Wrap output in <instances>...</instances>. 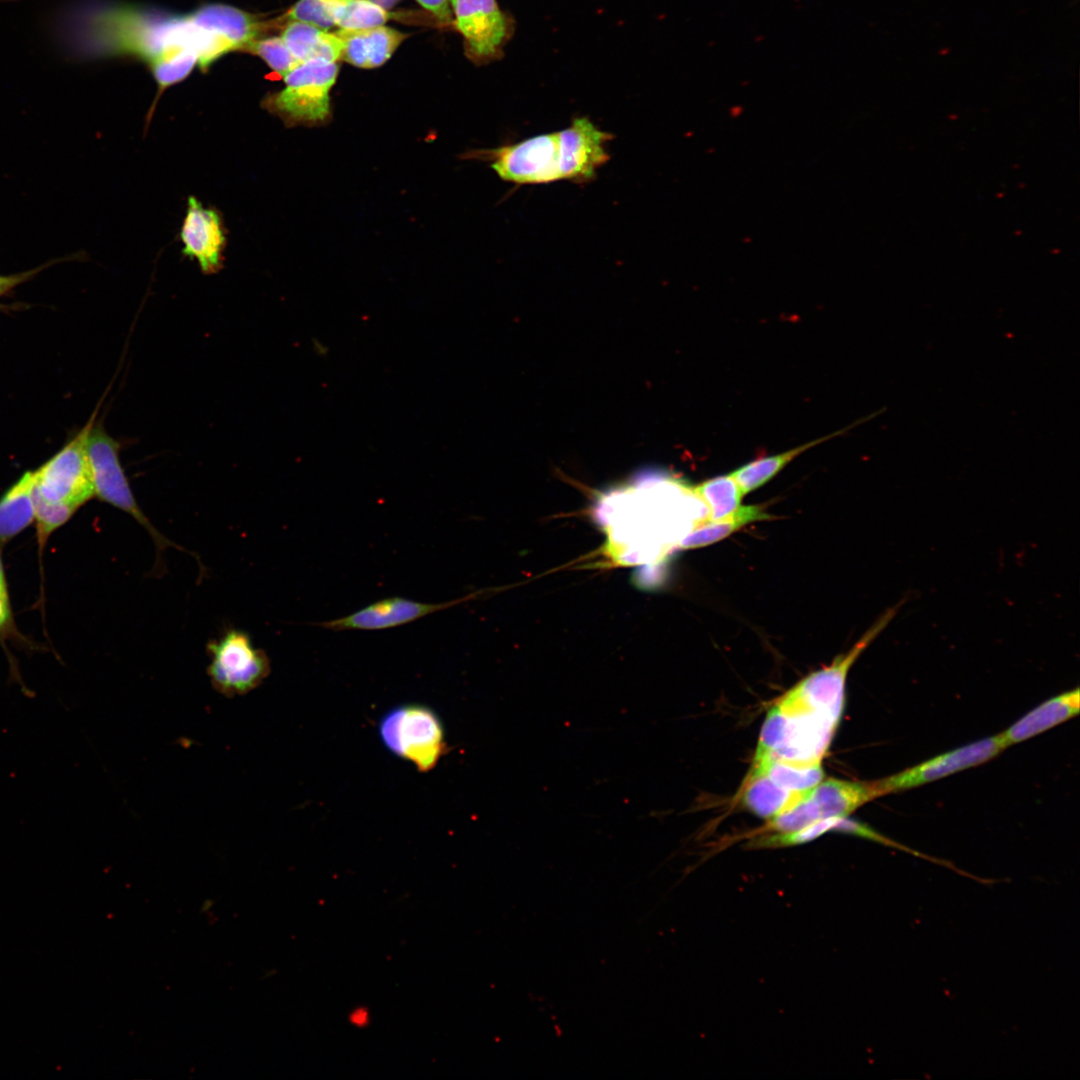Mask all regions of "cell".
<instances>
[{
  "label": "cell",
  "mask_w": 1080,
  "mask_h": 1080,
  "mask_svg": "<svg viewBox=\"0 0 1080 1080\" xmlns=\"http://www.w3.org/2000/svg\"><path fill=\"white\" fill-rule=\"evenodd\" d=\"M456 26L472 57L495 58L507 38L508 23L496 0H451Z\"/></svg>",
  "instance_id": "30bf717a"
},
{
  "label": "cell",
  "mask_w": 1080,
  "mask_h": 1080,
  "mask_svg": "<svg viewBox=\"0 0 1080 1080\" xmlns=\"http://www.w3.org/2000/svg\"><path fill=\"white\" fill-rule=\"evenodd\" d=\"M331 2L335 25L341 29H367L381 26L389 19L387 11L369 0Z\"/></svg>",
  "instance_id": "603a6c76"
},
{
  "label": "cell",
  "mask_w": 1080,
  "mask_h": 1080,
  "mask_svg": "<svg viewBox=\"0 0 1080 1080\" xmlns=\"http://www.w3.org/2000/svg\"><path fill=\"white\" fill-rule=\"evenodd\" d=\"M63 261H65L64 257L60 258V259L52 260L50 262H47V263L42 264V265H40V266H38L36 268L30 269V270H27V271H24V272H19V273L11 274V275H0V298L2 296H4L6 293H8L9 291H11L13 288L17 287L18 285L32 279L34 276H36L42 270L50 267L51 265H53L55 263L63 262Z\"/></svg>",
  "instance_id": "83f0119b"
},
{
  "label": "cell",
  "mask_w": 1080,
  "mask_h": 1080,
  "mask_svg": "<svg viewBox=\"0 0 1080 1080\" xmlns=\"http://www.w3.org/2000/svg\"><path fill=\"white\" fill-rule=\"evenodd\" d=\"M1079 707L1080 694L1076 688L1043 702L1000 736L1006 747L1020 743L1077 715Z\"/></svg>",
  "instance_id": "9a60e30c"
},
{
  "label": "cell",
  "mask_w": 1080,
  "mask_h": 1080,
  "mask_svg": "<svg viewBox=\"0 0 1080 1080\" xmlns=\"http://www.w3.org/2000/svg\"><path fill=\"white\" fill-rule=\"evenodd\" d=\"M423 7L431 11L439 20H450L448 0H417Z\"/></svg>",
  "instance_id": "f546056e"
},
{
  "label": "cell",
  "mask_w": 1080,
  "mask_h": 1080,
  "mask_svg": "<svg viewBox=\"0 0 1080 1080\" xmlns=\"http://www.w3.org/2000/svg\"><path fill=\"white\" fill-rule=\"evenodd\" d=\"M86 447L94 496L132 516L150 534L157 553H162L168 547L185 550L159 532L138 505L120 462V443L107 433L101 423L94 421L92 424Z\"/></svg>",
  "instance_id": "7a4b0ae2"
},
{
  "label": "cell",
  "mask_w": 1080,
  "mask_h": 1080,
  "mask_svg": "<svg viewBox=\"0 0 1080 1080\" xmlns=\"http://www.w3.org/2000/svg\"><path fill=\"white\" fill-rule=\"evenodd\" d=\"M771 516L760 505H740L730 514L716 520L699 521L681 541V549L705 547L725 539L749 523Z\"/></svg>",
  "instance_id": "d6986e66"
},
{
  "label": "cell",
  "mask_w": 1080,
  "mask_h": 1080,
  "mask_svg": "<svg viewBox=\"0 0 1080 1080\" xmlns=\"http://www.w3.org/2000/svg\"><path fill=\"white\" fill-rule=\"evenodd\" d=\"M881 796L876 781L859 782L835 778L822 780L808 791L818 819L847 817L856 809Z\"/></svg>",
  "instance_id": "5bb4252c"
},
{
  "label": "cell",
  "mask_w": 1080,
  "mask_h": 1080,
  "mask_svg": "<svg viewBox=\"0 0 1080 1080\" xmlns=\"http://www.w3.org/2000/svg\"><path fill=\"white\" fill-rule=\"evenodd\" d=\"M193 23L224 40L232 50L246 49L260 38L266 24L256 16L225 4H207L190 14Z\"/></svg>",
  "instance_id": "7c38bea8"
},
{
  "label": "cell",
  "mask_w": 1080,
  "mask_h": 1080,
  "mask_svg": "<svg viewBox=\"0 0 1080 1080\" xmlns=\"http://www.w3.org/2000/svg\"><path fill=\"white\" fill-rule=\"evenodd\" d=\"M183 253L195 259L202 272L214 273L221 266L225 236L219 215L205 208L194 196L188 198L180 231Z\"/></svg>",
  "instance_id": "8fae6325"
},
{
  "label": "cell",
  "mask_w": 1080,
  "mask_h": 1080,
  "mask_svg": "<svg viewBox=\"0 0 1080 1080\" xmlns=\"http://www.w3.org/2000/svg\"><path fill=\"white\" fill-rule=\"evenodd\" d=\"M337 75L336 62H301L283 77L285 88L268 96L264 106L289 126L321 124L330 115L329 92Z\"/></svg>",
  "instance_id": "3957f363"
},
{
  "label": "cell",
  "mask_w": 1080,
  "mask_h": 1080,
  "mask_svg": "<svg viewBox=\"0 0 1080 1080\" xmlns=\"http://www.w3.org/2000/svg\"><path fill=\"white\" fill-rule=\"evenodd\" d=\"M692 492L707 508L701 521L724 517L741 505L744 496L741 488L730 474L717 476L696 485Z\"/></svg>",
  "instance_id": "7402d4cb"
},
{
  "label": "cell",
  "mask_w": 1080,
  "mask_h": 1080,
  "mask_svg": "<svg viewBox=\"0 0 1080 1080\" xmlns=\"http://www.w3.org/2000/svg\"><path fill=\"white\" fill-rule=\"evenodd\" d=\"M1006 748L999 735L981 739L876 780L881 796L911 789L994 758Z\"/></svg>",
  "instance_id": "ba28073f"
},
{
  "label": "cell",
  "mask_w": 1080,
  "mask_h": 1080,
  "mask_svg": "<svg viewBox=\"0 0 1080 1080\" xmlns=\"http://www.w3.org/2000/svg\"><path fill=\"white\" fill-rule=\"evenodd\" d=\"M379 735L389 751L420 772L433 769L446 752L441 720L423 705H401L388 711L379 722Z\"/></svg>",
  "instance_id": "277c9868"
},
{
  "label": "cell",
  "mask_w": 1080,
  "mask_h": 1080,
  "mask_svg": "<svg viewBox=\"0 0 1080 1080\" xmlns=\"http://www.w3.org/2000/svg\"><path fill=\"white\" fill-rule=\"evenodd\" d=\"M288 19L311 24L322 30L335 25L331 2L327 0H299L287 13Z\"/></svg>",
  "instance_id": "4316f807"
},
{
  "label": "cell",
  "mask_w": 1080,
  "mask_h": 1080,
  "mask_svg": "<svg viewBox=\"0 0 1080 1080\" xmlns=\"http://www.w3.org/2000/svg\"><path fill=\"white\" fill-rule=\"evenodd\" d=\"M207 674L213 688L225 697L245 695L260 686L271 672L266 652L253 645L248 633L230 628L208 642Z\"/></svg>",
  "instance_id": "5b68a950"
},
{
  "label": "cell",
  "mask_w": 1080,
  "mask_h": 1080,
  "mask_svg": "<svg viewBox=\"0 0 1080 1080\" xmlns=\"http://www.w3.org/2000/svg\"><path fill=\"white\" fill-rule=\"evenodd\" d=\"M475 154L491 161L490 166L496 174L514 184H548L562 180L558 131Z\"/></svg>",
  "instance_id": "52a82bcc"
},
{
  "label": "cell",
  "mask_w": 1080,
  "mask_h": 1080,
  "mask_svg": "<svg viewBox=\"0 0 1080 1080\" xmlns=\"http://www.w3.org/2000/svg\"><path fill=\"white\" fill-rule=\"evenodd\" d=\"M34 473L26 471L0 497V550L34 522Z\"/></svg>",
  "instance_id": "ac0fdd59"
},
{
  "label": "cell",
  "mask_w": 1080,
  "mask_h": 1080,
  "mask_svg": "<svg viewBox=\"0 0 1080 1080\" xmlns=\"http://www.w3.org/2000/svg\"><path fill=\"white\" fill-rule=\"evenodd\" d=\"M14 631L11 605L6 582H0V637Z\"/></svg>",
  "instance_id": "f1b7e54d"
},
{
  "label": "cell",
  "mask_w": 1080,
  "mask_h": 1080,
  "mask_svg": "<svg viewBox=\"0 0 1080 1080\" xmlns=\"http://www.w3.org/2000/svg\"><path fill=\"white\" fill-rule=\"evenodd\" d=\"M327 1H335V2H348V1H353V0H327Z\"/></svg>",
  "instance_id": "836d02e7"
},
{
  "label": "cell",
  "mask_w": 1080,
  "mask_h": 1080,
  "mask_svg": "<svg viewBox=\"0 0 1080 1080\" xmlns=\"http://www.w3.org/2000/svg\"><path fill=\"white\" fill-rule=\"evenodd\" d=\"M198 52L191 47L173 48L152 60L149 65L161 89L184 80L198 65Z\"/></svg>",
  "instance_id": "cb8c5ba5"
},
{
  "label": "cell",
  "mask_w": 1080,
  "mask_h": 1080,
  "mask_svg": "<svg viewBox=\"0 0 1080 1080\" xmlns=\"http://www.w3.org/2000/svg\"><path fill=\"white\" fill-rule=\"evenodd\" d=\"M369 1L379 5L380 7L384 8V9H388V8H391L392 6H394L399 0H369Z\"/></svg>",
  "instance_id": "1f68e13d"
},
{
  "label": "cell",
  "mask_w": 1080,
  "mask_h": 1080,
  "mask_svg": "<svg viewBox=\"0 0 1080 1080\" xmlns=\"http://www.w3.org/2000/svg\"><path fill=\"white\" fill-rule=\"evenodd\" d=\"M850 427L837 431L836 433L818 438L814 441L805 443L801 446L792 448L785 452L767 456L759 457L743 466L737 468L731 472L739 487L741 488L744 496L765 483L770 481L776 474H778L787 464H789L794 458L805 452L809 448L820 444L825 440H829L842 432L846 431Z\"/></svg>",
  "instance_id": "ffe728a7"
},
{
  "label": "cell",
  "mask_w": 1080,
  "mask_h": 1080,
  "mask_svg": "<svg viewBox=\"0 0 1080 1080\" xmlns=\"http://www.w3.org/2000/svg\"><path fill=\"white\" fill-rule=\"evenodd\" d=\"M281 38L300 63L309 60L335 63L341 59L342 40L335 33L311 24L292 21L285 26Z\"/></svg>",
  "instance_id": "e0dca14e"
},
{
  "label": "cell",
  "mask_w": 1080,
  "mask_h": 1080,
  "mask_svg": "<svg viewBox=\"0 0 1080 1080\" xmlns=\"http://www.w3.org/2000/svg\"><path fill=\"white\" fill-rule=\"evenodd\" d=\"M245 50L261 57L270 68L283 77L300 63L281 37L258 38Z\"/></svg>",
  "instance_id": "484cf974"
},
{
  "label": "cell",
  "mask_w": 1080,
  "mask_h": 1080,
  "mask_svg": "<svg viewBox=\"0 0 1080 1080\" xmlns=\"http://www.w3.org/2000/svg\"><path fill=\"white\" fill-rule=\"evenodd\" d=\"M95 414L88 423L34 473V493L44 500L79 509L94 497L87 454V437Z\"/></svg>",
  "instance_id": "8992f818"
},
{
  "label": "cell",
  "mask_w": 1080,
  "mask_h": 1080,
  "mask_svg": "<svg viewBox=\"0 0 1080 1080\" xmlns=\"http://www.w3.org/2000/svg\"><path fill=\"white\" fill-rule=\"evenodd\" d=\"M53 34L62 53L77 59L131 55L150 63L170 49L191 47L205 70L232 51L224 40L197 27L190 14L166 15L128 5L70 4L56 14Z\"/></svg>",
  "instance_id": "6da1fadb"
},
{
  "label": "cell",
  "mask_w": 1080,
  "mask_h": 1080,
  "mask_svg": "<svg viewBox=\"0 0 1080 1080\" xmlns=\"http://www.w3.org/2000/svg\"><path fill=\"white\" fill-rule=\"evenodd\" d=\"M33 501L37 539L42 548L49 536L64 525L78 509L67 504L44 500L34 493V489Z\"/></svg>",
  "instance_id": "d4e9b609"
},
{
  "label": "cell",
  "mask_w": 1080,
  "mask_h": 1080,
  "mask_svg": "<svg viewBox=\"0 0 1080 1080\" xmlns=\"http://www.w3.org/2000/svg\"><path fill=\"white\" fill-rule=\"evenodd\" d=\"M805 792L786 790L763 773L750 769L740 787L737 800L746 810L769 820L797 803Z\"/></svg>",
  "instance_id": "2e32d148"
},
{
  "label": "cell",
  "mask_w": 1080,
  "mask_h": 1080,
  "mask_svg": "<svg viewBox=\"0 0 1080 1080\" xmlns=\"http://www.w3.org/2000/svg\"><path fill=\"white\" fill-rule=\"evenodd\" d=\"M352 1024L362 1027L368 1023V1013L365 1009H357L350 1015Z\"/></svg>",
  "instance_id": "4dcf8cb0"
},
{
  "label": "cell",
  "mask_w": 1080,
  "mask_h": 1080,
  "mask_svg": "<svg viewBox=\"0 0 1080 1080\" xmlns=\"http://www.w3.org/2000/svg\"><path fill=\"white\" fill-rule=\"evenodd\" d=\"M335 34L343 42L341 59L361 68L384 64L407 37L383 25L367 29H340Z\"/></svg>",
  "instance_id": "4fadbf2b"
},
{
  "label": "cell",
  "mask_w": 1080,
  "mask_h": 1080,
  "mask_svg": "<svg viewBox=\"0 0 1080 1080\" xmlns=\"http://www.w3.org/2000/svg\"><path fill=\"white\" fill-rule=\"evenodd\" d=\"M562 180L576 183L591 181L597 170L609 160L607 143L613 138L588 118L581 117L558 131Z\"/></svg>",
  "instance_id": "9c48e42d"
},
{
  "label": "cell",
  "mask_w": 1080,
  "mask_h": 1080,
  "mask_svg": "<svg viewBox=\"0 0 1080 1080\" xmlns=\"http://www.w3.org/2000/svg\"><path fill=\"white\" fill-rule=\"evenodd\" d=\"M0 582H6L4 569H3L2 558H1V553H0Z\"/></svg>",
  "instance_id": "d6a6232c"
},
{
  "label": "cell",
  "mask_w": 1080,
  "mask_h": 1080,
  "mask_svg": "<svg viewBox=\"0 0 1080 1080\" xmlns=\"http://www.w3.org/2000/svg\"><path fill=\"white\" fill-rule=\"evenodd\" d=\"M751 769L766 775L778 786L793 792L814 788L824 778L821 763L797 764L781 760L753 762Z\"/></svg>",
  "instance_id": "44dd1931"
}]
</instances>
